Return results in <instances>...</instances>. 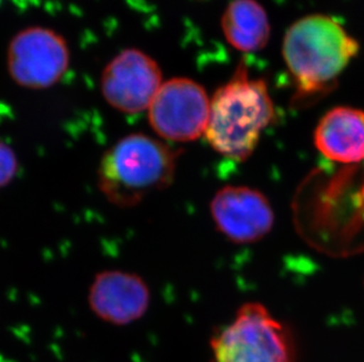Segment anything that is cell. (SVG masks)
Instances as JSON below:
<instances>
[{"instance_id":"cell-6","label":"cell","mask_w":364,"mask_h":362,"mask_svg":"<svg viewBox=\"0 0 364 362\" xmlns=\"http://www.w3.org/2000/svg\"><path fill=\"white\" fill-rule=\"evenodd\" d=\"M70 65V50L62 35L48 28L33 26L14 35L7 51L11 78L25 89L55 85Z\"/></svg>"},{"instance_id":"cell-9","label":"cell","mask_w":364,"mask_h":362,"mask_svg":"<svg viewBox=\"0 0 364 362\" xmlns=\"http://www.w3.org/2000/svg\"><path fill=\"white\" fill-rule=\"evenodd\" d=\"M151 294L143 278L125 270H103L89 290L93 313L112 325H129L144 317Z\"/></svg>"},{"instance_id":"cell-2","label":"cell","mask_w":364,"mask_h":362,"mask_svg":"<svg viewBox=\"0 0 364 362\" xmlns=\"http://www.w3.org/2000/svg\"><path fill=\"white\" fill-rule=\"evenodd\" d=\"M274 118L275 107L267 82L251 78L242 62L211 98L205 137L217 153L243 161L254 153Z\"/></svg>"},{"instance_id":"cell-7","label":"cell","mask_w":364,"mask_h":362,"mask_svg":"<svg viewBox=\"0 0 364 362\" xmlns=\"http://www.w3.org/2000/svg\"><path fill=\"white\" fill-rule=\"evenodd\" d=\"M162 85V70L157 62L136 48L118 53L102 75L104 99L127 114L149 109Z\"/></svg>"},{"instance_id":"cell-3","label":"cell","mask_w":364,"mask_h":362,"mask_svg":"<svg viewBox=\"0 0 364 362\" xmlns=\"http://www.w3.org/2000/svg\"><path fill=\"white\" fill-rule=\"evenodd\" d=\"M177 152L146 134H129L104 153L98 186L104 197L119 207H134L146 197L171 185Z\"/></svg>"},{"instance_id":"cell-4","label":"cell","mask_w":364,"mask_h":362,"mask_svg":"<svg viewBox=\"0 0 364 362\" xmlns=\"http://www.w3.org/2000/svg\"><path fill=\"white\" fill-rule=\"evenodd\" d=\"M213 362H295L291 336L261 304H245L211 339Z\"/></svg>"},{"instance_id":"cell-5","label":"cell","mask_w":364,"mask_h":362,"mask_svg":"<svg viewBox=\"0 0 364 362\" xmlns=\"http://www.w3.org/2000/svg\"><path fill=\"white\" fill-rule=\"evenodd\" d=\"M210 102L204 87L193 79L172 78L163 82L149 107V121L166 141H197L205 134Z\"/></svg>"},{"instance_id":"cell-8","label":"cell","mask_w":364,"mask_h":362,"mask_svg":"<svg viewBox=\"0 0 364 362\" xmlns=\"http://www.w3.org/2000/svg\"><path fill=\"white\" fill-rule=\"evenodd\" d=\"M213 221L228 239L255 243L272 231L275 216L264 194L247 186H225L210 205Z\"/></svg>"},{"instance_id":"cell-10","label":"cell","mask_w":364,"mask_h":362,"mask_svg":"<svg viewBox=\"0 0 364 362\" xmlns=\"http://www.w3.org/2000/svg\"><path fill=\"white\" fill-rule=\"evenodd\" d=\"M315 146L329 160L358 164L364 159V111L337 106L322 116L314 134Z\"/></svg>"},{"instance_id":"cell-1","label":"cell","mask_w":364,"mask_h":362,"mask_svg":"<svg viewBox=\"0 0 364 362\" xmlns=\"http://www.w3.org/2000/svg\"><path fill=\"white\" fill-rule=\"evenodd\" d=\"M358 52V41L333 17L310 14L295 21L282 46L285 65L295 84L292 105L311 106L328 96Z\"/></svg>"},{"instance_id":"cell-12","label":"cell","mask_w":364,"mask_h":362,"mask_svg":"<svg viewBox=\"0 0 364 362\" xmlns=\"http://www.w3.org/2000/svg\"><path fill=\"white\" fill-rule=\"evenodd\" d=\"M19 170L17 154L9 145L0 141V190L6 187L17 177Z\"/></svg>"},{"instance_id":"cell-11","label":"cell","mask_w":364,"mask_h":362,"mask_svg":"<svg viewBox=\"0 0 364 362\" xmlns=\"http://www.w3.org/2000/svg\"><path fill=\"white\" fill-rule=\"evenodd\" d=\"M220 26L228 43L237 51L258 52L270 38V21L256 0H232L224 11Z\"/></svg>"}]
</instances>
